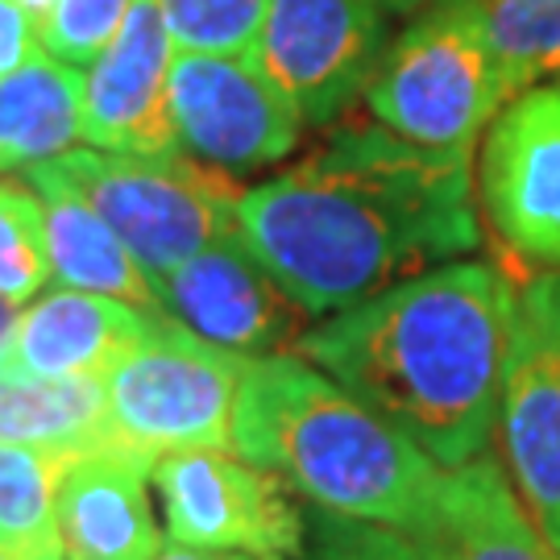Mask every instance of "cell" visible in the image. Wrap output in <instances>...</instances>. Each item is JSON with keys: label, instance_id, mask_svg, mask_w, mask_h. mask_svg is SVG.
Here are the masks:
<instances>
[{"label": "cell", "instance_id": "4316f807", "mask_svg": "<svg viewBox=\"0 0 560 560\" xmlns=\"http://www.w3.org/2000/svg\"><path fill=\"white\" fill-rule=\"evenodd\" d=\"M159 560H254V557H245V552H208V548H183V544H171V548H162Z\"/></svg>", "mask_w": 560, "mask_h": 560}, {"label": "cell", "instance_id": "5b68a950", "mask_svg": "<svg viewBox=\"0 0 560 560\" xmlns=\"http://www.w3.org/2000/svg\"><path fill=\"white\" fill-rule=\"evenodd\" d=\"M365 108L395 138L469 159L481 129L502 108L478 0H436L411 21L386 46L365 88Z\"/></svg>", "mask_w": 560, "mask_h": 560}, {"label": "cell", "instance_id": "e0dca14e", "mask_svg": "<svg viewBox=\"0 0 560 560\" xmlns=\"http://www.w3.org/2000/svg\"><path fill=\"white\" fill-rule=\"evenodd\" d=\"M30 187L42 196L50 279H59L71 291H92V295H108V300L133 303L141 312L166 316L154 279L88 203L50 183H30Z\"/></svg>", "mask_w": 560, "mask_h": 560}, {"label": "cell", "instance_id": "3957f363", "mask_svg": "<svg viewBox=\"0 0 560 560\" xmlns=\"http://www.w3.org/2000/svg\"><path fill=\"white\" fill-rule=\"evenodd\" d=\"M233 453L279 474L324 515L407 536L441 486V465L395 423L295 353L249 361Z\"/></svg>", "mask_w": 560, "mask_h": 560}, {"label": "cell", "instance_id": "9c48e42d", "mask_svg": "<svg viewBox=\"0 0 560 560\" xmlns=\"http://www.w3.org/2000/svg\"><path fill=\"white\" fill-rule=\"evenodd\" d=\"M386 55V13L374 0H266L249 59L307 125L345 117Z\"/></svg>", "mask_w": 560, "mask_h": 560}, {"label": "cell", "instance_id": "484cf974", "mask_svg": "<svg viewBox=\"0 0 560 560\" xmlns=\"http://www.w3.org/2000/svg\"><path fill=\"white\" fill-rule=\"evenodd\" d=\"M38 55V25L21 0H0V75Z\"/></svg>", "mask_w": 560, "mask_h": 560}, {"label": "cell", "instance_id": "9a60e30c", "mask_svg": "<svg viewBox=\"0 0 560 560\" xmlns=\"http://www.w3.org/2000/svg\"><path fill=\"white\" fill-rule=\"evenodd\" d=\"M154 460L138 448L71 457L59 474L55 515L67 560H159L166 540L150 511Z\"/></svg>", "mask_w": 560, "mask_h": 560}, {"label": "cell", "instance_id": "8fae6325", "mask_svg": "<svg viewBox=\"0 0 560 560\" xmlns=\"http://www.w3.org/2000/svg\"><path fill=\"white\" fill-rule=\"evenodd\" d=\"M166 101L183 154L224 175L275 166L300 145L303 117L249 55L175 50Z\"/></svg>", "mask_w": 560, "mask_h": 560}, {"label": "cell", "instance_id": "52a82bcc", "mask_svg": "<svg viewBox=\"0 0 560 560\" xmlns=\"http://www.w3.org/2000/svg\"><path fill=\"white\" fill-rule=\"evenodd\" d=\"M171 544L254 560H300L307 552L300 502L291 486L221 448L162 453L150 469Z\"/></svg>", "mask_w": 560, "mask_h": 560}, {"label": "cell", "instance_id": "d6986e66", "mask_svg": "<svg viewBox=\"0 0 560 560\" xmlns=\"http://www.w3.org/2000/svg\"><path fill=\"white\" fill-rule=\"evenodd\" d=\"M0 441L30 444L59 457L117 448L104 378L0 382Z\"/></svg>", "mask_w": 560, "mask_h": 560}, {"label": "cell", "instance_id": "f546056e", "mask_svg": "<svg viewBox=\"0 0 560 560\" xmlns=\"http://www.w3.org/2000/svg\"><path fill=\"white\" fill-rule=\"evenodd\" d=\"M21 4H25V9L34 13V18H46V9H50L55 0H21Z\"/></svg>", "mask_w": 560, "mask_h": 560}, {"label": "cell", "instance_id": "7402d4cb", "mask_svg": "<svg viewBox=\"0 0 560 560\" xmlns=\"http://www.w3.org/2000/svg\"><path fill=\"white\" fill-rule=\"evenodd\" d=\"M50 282L42 196L30 183L0 179V300L25 303Z\"/></svg>", "mask_w": 560, "mask_h": 560}, {"label": "cell", "instance_id": "44dd1931", "mask_svg": "<svg viewBox=\"0 0 560 560\" xmlns=\"http://www.w3.org/2000/svg\"><path fill=\"white\" fill-rule=\"evenodd\" d=\"M478 21L502 104L536 83L560 80V0H478Z\"/></svg>", "mask_w": 560, "mask_h": 560}, {"label": "cell", "instance_id": "30bf717a", "mask_svg": "<svg viewBox=\"0 0 560 560\" xmlns=\"http://www.w3.org/2000/svg\"><path fill=\"white\" fill-rule=\"evenodd\" d=\"M494 428L523 511L560 552V279L552 275L523 282Z\"/></svg>", "mask_w": 560, "mask_h": 560}, {"label": "cell", "instance_id": "6da1fadb", "mask_svg": "<svg viewBox=\"0 0 560 560\" xmlns=\"http://www.w3.org/2000/svg\"><path fill=\"white\" fill-rule=\"evenodd\" d=\"M237 237L303 316H337L478 249L469 159L340 125L291 171L237 196Z\"/></svg>", "mask_w": 560, "mask_h": 560}, {"label": "cell", "instance_id": "ba28073f", "mask_svg": "<svg viewBox=\"0 0 560 560\" xmlns=\"http://www.w3.org/2000/svg\"><path fill=\"white\" fill-rule=\"evenodd\" d=\"M478 200L515 275L532 282L560 270V80L520 92L490 120Z\"/></svg>", "mask_w": 560, "mask_h": 560}, {"label": "cell", "instance_id": "ffe728a7", "mask_svg": "<svg viewBox=\"0 0 560 560\" xmlns=\"http://www.w3.org/2000/svg\"><path fill=\"white\" fill-rule=\"evenodd\" d=\"M71 457L0 441V548L18 560H67L59 540V474Z\"/></svg>", "mask_w": 560, "mask_h": 560}, {"label": "cell", "instance_id": "277c9868", "mask_svg": "<svg viewBox=\"0 0 560 560\" xmlns=\"http://www.w3.org/2000/svg\"><path fill=\"white\" fill-rule=\"evenodd\" d=\"M30 183H50L83 200L101 217L141 270L159 287L171 270L196 258L203 245L237 233L233 208L241 187L233 175L200 159L175 154H117V150H67L25 171Z\"/></svg>", "mask_w": 560, "mask_h": 560}, {"label": "cell", "instance_id": "4fadbf2b", "mask_svg": "<svg viewBox=\"0 0 560 560\" xmlns=\"http://www.w3.org/2000/svg\"><path fill=\"white\" fill-rule=\"evenodd\" d=\"M175 42L159 0H133L117 38L83 75V141L117 154H175L171 80Z\"/></svg>", "mask_w": 560, "mask_h": 560}, {"label": "cell", "instance_id": "7a4b0ae2", "mask_svg": "<svg viewBox=\"0 0 560 560\" xmlns=\"http://www.w3.org/2000/svg\"><path fill=\"white\" fill-rule=\"evenodd\" d=\"M520 291L494 261H448L353 303L295 340V358L395 423L441 469L486 453Z\"/></svg>", "mask_w": 560, "mask_h": 560}, {"label": "cell", "instance_id": "2e32d148", "mask_svg": "<svg viewBox=\"0 0 560 560\" xmlns=\"http://www.w3.org/2000/svg\"><path fill=\"white\" fill-rule=\"evenodd\" d=\"M407 540L423 560H560L523 511L502 465L486 453L444 469Z\"/></svg>", "mask_w": 560, "mask_h": 560}, {"label": "cell", "instance_id": "8992f818", "mask_svg": "<svg viewBox=\"0 0 560 560\" xmlns=\"http://www.w3.org/2000/svg\"><path fill=\"white\" fill-rule=\"evenodd\" d=\"M249 361L245 353L208 345L171 316H154L150 332L104 374L113 436L150 460L179 448L233 453Z\"/></svg>", "mask_w": 560, "mask_h": 560}, {"label": "cell", "instance_id": "cb8c5ba5", "mask_svg": "<svg viewBox=\"0 0 560 560\" xmlns=\"http://www.w3.org/2000/svg\"><path fill=\"white\" fill-rule=\"evenodd\" d=\"M133 0H55L42 18V42L50 59L67 67H92L117 38Z\"/></svg>", "mask_w": 560, "mask_h": 560}, {"label": "cell", "instance_id": "f1b7e54d", "mask_svg": "<svg viewBox=\"0 0 560 560\" xmlns=\"http://www.w3.org/2000/svg\"><path fill=\"white\" fill-rule=\"evenodd\" d=\"M374 4H378V9H402V13H407V9H423V4H436V0H374Z\"/></svg>", "mask_w": 560, "mask_h": 560}, {"label": "cell", "instance_id": "ac0fdd59", "mask_svg": "<svg viewBox=\"0 0 560 560\" xmlns=\"http://www.w3.org/2000/svg\"><path fill=\"white\" fill-rule=\"evenodd\" d=\"M83 138L80 67L34 55L0 75V171L38 166L67 154Z\"/></svg>", "mask_w": 560, "mask_h": 560}, {"label": "cell", "instance_id": "5bb4252c", "mask_svg": "<svg viewBox=\"0 0 560 560\" xmlns=\"http://www.w3.org/2000/svg\"><path fill=\"white\" fill-rule=\"evenodd\" d=\"M154 324L133 303L59 287L18 316L0 358V382L104 378Z\"/></svg>", "mask_w": 560, "mask_h": 560}, {"label": "cell", "instance_id": "83f0119b", "mask_svg": "<svg viewBox=\"0 0 560 560\" xmlns=\"http://www.w3.org/2000/svg\"><path fill=\"white\" fill-rule=\"evenodd\" d=\"M18 303L0 300V358H4V349H9V340H13V328H18V312H13Z\"/></svg>", "mask_w": 560, "mask_h": 560}, {"label": "cell", "instance_id": "4dcf8cb0", "mask_svg": "<svg viewBox=\"0 0 560 560\" xmlns=\"http://www.w3.org/2000/svg\"><path fill=\"white\" fill-rule=\"evenodd\" d=\"M0 560H18V557H13V552H4V548H0Z\"/></svg>", "mask_w": 560, "mask_h": 560}, {"label": "cell", "instance_id": "603a6c76", "mask_svg": "<svg viewBox=\"0 0 560 560\" xmlns=\"http://www.w3.org/2000/svg\"><path fill=\"white\" fill-rule=\"evenodd\" d=\"M166 34L196 55H249L258 42L266 0H159Z\"/></svg>", "mask_w": 560, "mask_h": 560}, {"label": "cell", "instance_id": "7c38bea8", "mask_svg": "<svg viewBox=\"0 0 560 560\" xmlns=\"http://www.w3.org/2000/svg\"><path fill=\"white\" fill-rule=\"evenodd\" d=\"M162 312L208 345L270 358L303 337V312L245 249L237 233L203 245L159 282Z\"/></svg>", "mask_w": 560, "mask_h": 560}, {"label": "cell", "instance_id": "d4e9b609", "mask_svg": "<svg viewBox=\"0 0 560 560\" xmlns=\"http://www.w3.org/2000/svg\"><path fill=\"white\" fill-rule=\"evenodd\" d=\"M300 560H423L416 552V544L378 527V523H358L340 520V515H324L316 523V544L312 552H303Z\"/></svg>", "mask_w": 560, "mask_h": 560}]
</instances>
